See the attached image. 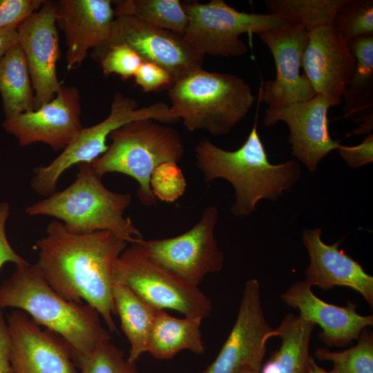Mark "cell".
Here are the masks:
<instances>
[{"label":"cell","instance_id":"6da1fadb","mask_svg":"<svg viewBox=\"0 0 373 373\" xmlns=\"http://www.w3.org/2000/svg\"><path fill=\"white\" fill-rule=\"evenodd\" d=\"M128 242L109 231L88 234L68 231L50 222L46 236L36 242V263L49 285L67 300L87 304L102 316L111 332H117L113 296L115 263Z\"/></svg>","mask_w":373,"mask_h":373},{"label":"cell","instance_id":"7a4b0ae2","mask_svg":"<svg viewBox=\"0 0 373 373\" xmlns=\"http://www.w3.org/2000/svg\"><path fill=\"white\" fill-rule=\"evenodd\" d=\"M195 157L204 182L222 178L233 186L235 201L231 210L236 216L250 215L262 199L276 200L300 176L295 160L278 164L269 161L256 122L238 149L227 151L203 138L195 147Z\"/></svg>","mask_w":373,"mask_h":373},{"label":"cell","instance_id":"3957f363","mask_svg":"<svg viewBox=\"0 0 373 373\" xmlns=\"http://www.w3.org/2000/svg\"><path fill=\"white\" fill-rule=\"evenodd\" d=\"M12 307L23 311L39 326L61 336L70 346L74 363L92 353L111 336L100 314L88 304L67 300L46 282L37 264L16 265L0 286V311Z\"/></svg>","mask_w":373,"mask_h":373},{"label":"cell","instance_id":"277c9868","mask_svg":"<svg viewBox=\"0 0 373 373\" xmlns=\"http://www.w3.org/2000/svg\"><path fill=\"white\" fill-rule=\"evenodd\" d=\"M77 166L76 180L70 185L28 207L26 213L55 218L75 234L109 231L130 243L142 238L132 220L124 216L131 195L107 189L91 163Z\"/></svg>","mask_w":373,"mask_h":373},{"label":"cell","instance_id":"5b68a950","mask_svg":"<svg viewBox=\"0 0 373 373\" xmlns=\"http://www.w3.org/2000/svg\"><path fill=\"white\" fill-rule=\"evenodd\" d=\"M171 110L191 132L229 133L249 113L256 97L241 77L202 68L175 80L169 88Z\"/></svg>","mask_w":373,"mask_h":373},{"label":"cell","instance_id":"8992f818","mask_svg":"<svg viewBox=\"0 0 373 373\" xmlns=\"http://www.w3.org/2000/svg\"><path fill=\"white\" fill-rule=\"evenodd\" d=\"M111 143L106 151L91 163L102 177L119 173L135 179L138 184L137 197L145 206L157 202L150 187L153 171L165 162H178L184 155L182 138L176 129L140 119L128 122L113 131L108 137Z\"/></svg>","mask_w":373,"mask_h":373},{"label":"cell","instance_id":"52a82bcc","mask_svg":"<svg viewBox=\"0 0 373 373\" xmlns=\"http://www.w3.org/2000/svg\"><path fill=\"white\" fill-rule=\"evenodd\" d=\"M151 119L162 123L179 121L170 106L157 102L138 108L133 98L120 93L114 95L109 115L102 122L83 128L73 142L52 162L34 169L30 186L37 193L48 197L57 189L61 175L69 168L81 163H92L108 149L107 138L115 130L124 124L140 119Z\"/></svg>","mask_w":373,"mask_h":373},{"label":"cell","instance_id":"ba28073f","mask_svg":"<svg viewBox=\"0 0 373 373\" xmlns=\"http://www.w3.org/2000/svg\"><path fill=\"white\" fill-rule=\"evenodd\" d=\"M189 18L183 37L198 54L223 57H240L248 48L240 39L243 33L262 32L282 26L286 21L272 13L240 12L222 0L207 3H182Z\"/></svg>","mask_w":373,"mask_h":373},{"label":"cell","instance_id":"9c48e42d","mask_svg":"<svg viewBox=\"0 0 373 373\" xmlns=\"http://www.w3.org/2000/svg\"><path fill=\"white\" fill-rule=\"evenodd\" d=\"M113 280L157 309L175 310L200 323L212 309L210 299L198 287L153 263L131 245L117 259Z\"/></svg>","mask_w":373,"mask_h":373},{"label":"cell","instance_id":"30bf717a","mask_svg":"<svg viewBox=\"0 0 373 373\" xmlns=\"http://www.w3.org/2000/svg\"><path fill=\"white\" fill-rule=\"evenodd\" d=\"M218 217V209L209 206L199 221L182 234L159 240L140 238L131 245L153 263L198 287L208 274L223 266L224 256L214 235Z\"/></svg>","mask_w":373,"mask_h":373},{"label":"cell","instance_id":"8fae6325","mask_svg":"<svg viewBox=\"0 0 373 373\" xmlns=\"http://www.w3.org/2000/svg\"><path fill=\"white\" fill-rule=\"evenodd\" d=\"M118 44L128 46L143 61L162 66L175 81L202 68L204 56L195 52L183 36L128 15L115 16L108 39L93 50L91 57L99 62L111 46Z\"/></svg>","mask_w":373,"mask_h":373},{"label":"cell","instance_id":"7c38bea8","mask_svg":"<svg viewBox=\"0 0 373 373\" xmlns=\"http://www.w3.org/2000/svg\"><path fill=\"white\" fill-rule=\"evenodd\" d=\"M272 331L264 316L259 282L254 278L247 280L233 328L204 373L260 370Z\"/></svg>","mask_w":373,"mask_h":373},{"label":"cell","instance_id":"4fadbf2b","mask_svg":"<svg viewBox=\"0 0 373 373\" xmlns=\"http://www.w3.org/2000/svg\"><path fill=\"white\" fill-rule=\"evenodd\" d=\"M271 51L276 77L265 82L259 93L260 101L268 108H279L305 102L316 94L305 74L300 73L303 53L308 41L307 29L286 22L258 35Z\"/></svg>","mask_w":373,"mask_h":373},{"label":"cell","instance_id":"5bb4252c","mask_svg":"<svg viewBox=\"0 0 373 373\" xmlns=\"http://www.w3.org/2000/svg\"><path fill=\"white\" fill-rule=\"evenodd\" d=\"M17 30L35 93V110L51 101L62 86L57 74L60 55L57 1L45 0Z\"/></svg>","mask_w":373,"mask_h":373},{"label":"cell","instance_id":"9a60e30c","mask_svg":"<svg viewBox=\"0 0 373 373\" xmlns=\"http://www.w3.org/2000/svg\"><path fill=\"white\" fill-rule=\"evenodd\" d=\"M2 126L21 146L42 142L54 151L64 150L83 128L79 92L75 86H62L48 103L6 117Z\"/></svg>","mask_w":373,"mask_h":373},{"label":"cell","instance_id":"2e32d148","mask_svg":"<svg viewBox=\"0 0 373 373\" xmlns=\"http://www.w3.org/2000/svg\"><path fill=\"white\" fill-rule=\"evenodd\" d=\"M332 106L329 100L316 95L305 102L267 108L264 125L270 127L278 122H285L289 130L288 141L292 155L314 172L319 162L341 145L329 131L328 111Z\"/></svg>","mask_w":373,"mask_h":373},{"label":"cell","instance_id":"e0dca14e","mask_svg":"<svg viewBox=\"0 0 373 373\" xmlns=\"http://www.w3.org/2000/svg\"><path fill=\"white\" fill-rule=\"evenodd\" d=\"M7 317L13 373H78L73 350L61 336L41 329L21 310Z\"/></svg>","mask_w":373,"mask_h":373},{"label":"cell","instance_id":"ac0fdd59","mask_svg":"<svg viewBox=\"0 0 373 373\" xmlns=\"http://www.w3.org/2000/svg\"><path fill=\"white\" fill-rule=\"evenodd\" d=\"M302 68L316 95L339 105L355 70L356 58L349 44L332 24L307 30Z\"/></svg>","mask_w":373,"mask_h":373},{"label":"cell","instance_id":"d6986e66","mask_svg":"<svg viewBox=\"0 0 373 373\" xmlns=\"http://www.w3.org/2000/svg\"><path fill=\"white\" fill-rule=\"evenodd\" d=\"M311 287L305 280L296 281L280 298L299 312L300 318L320 326L318 338L327 347H347L373 325V316L357 313L355 303L348 300L344 307L328 303L317 297Z\"/></svg>","mask_w":373,"mask_h":373},{"label":"cell","instance_id":"ffe728a7","mask_svg":"<svg viewBox=\"0 0 373 373\" xmlns=\"http://www.w3.org/2000/svg\"><path fill=\"white\" fill-rule=\"evenodd\" d=\"M115 17L110 0L57 1V26L66 35L68 70L80 65L89 50L108 39Z\"/></svg>","mask_w":373,"mask_h":373},{"label":"cell","instance_id":"44dd1931","mask_svg":"<svg viewBox=\"0 0 373 373\" xmlns=\"http://www.w3.org/2000/svg\"><path fill=\"white\" fill-rule=\"evenodd\" d=\"M320 228L303 231V242L309 258L305 282L323 290L336 286L346 287L361 294L373 307V277L363 267L339 248L341 241L325 244Z\"/></svg>","mask_w":373,"mask_h":373},{"label":"cell","instance_id":"7402d4cb","mask_svg":"<svg viewBox=\"0 0 373 373\" xmlns=\"http://www.w3.org/2000/svg\"><path fill=\"white\" fill-rule=\"evenodd\" d=\"M315 325L287 314L271 336L280 338L279 349L262 366L260 373H308L312 356L309 347Z\"/></svg>","mask_w":373,"mask_h":373},{"label":"cell","instance_id":"603a6c76","mask_svg":"<svg viewBox=\"0 0 373 373\" xmlns=\"http://www.w3.org/2000/svg\"><path fill=\"white\" fill-rule=\"evenodd\" d=\"M201 323L185 317L178 318L158 309L150 334L147 352L153 357L171 359L188 350L202 354L205 347L200 332Z\"/></svg>","mask_w":373,"mask_h":373},{"label":"cell","instance_id":"cb8c5ba5","mask_svg":"<svg viewBox=\"0 0 373 373\" xmlns=\"http://www.w3.org/2000/svg\"><path fill=\"white\" fill-rule=\"evenodd\" d=\"M113 296L116 314L131 348L127 358L136 363L147 352L149 340L158 309L141 299L129 287L114 281Z\"/></svg>","mask_w":373,"mask_h":373},{"label":"cell","instance_id":"d4e9b609","mask_svg":"<svg viewBox=\"0 0 373 373\" xmlns=\"http://www.w3.org/2000/svg\"><path fill=\"white\" fill-rule=\"evenodd\" d=\"M0 94L6 118L35 110V94L28 67L18 42L0 61Z\"/></svg>","mask_w":373,"mask_h":373},{"label":"cell","instance_id":"484cf974","mask_svg":"<svg viewBox=\"0 0 373 373\" xmlns=\"http://www.w3.org/2000/svg\"><path fill=\"white\" fill-rule=\"evenodd\" d=\"M348 44L356 63L342 96V117L355 121L373 110V35Z\"/></svg>","mask_w":373,"mask_h":373},{"label":"cell","instance_id":"4316f807","mask_svg":"<svg viewBox=\"0 0 373 373\" xmlns=\"http://www.w3.org/2000/svg\"><path fill=\"white\" fill-rule=\"evenodd\" d=\"M113 3L115 16L128 15L182 36L189 25V16L179 0H123Z\"/></svg>","mask_w":373,"mask_h":373},{"label":"cell","instance_id":"83f0119b","mask_svg":"<svg viewBox=\"0 0 373 373\" xmlns=\"http://www.w3.org/2000/svg\"><path fill=\"white\" fill-rule=\"evenodd\" d=\"M345 0H265L269 13L286 22L299 24L307 30L332 24Z\"/></svg>","mask_w":373,"mask_h":373},{"label":"cell","instance_id":"f1b7e54d","mask_svg":"<svg viewBox=\"0 0 373 373\" xmlns=\"http://www.w3.org/2000/svg\"><path fill=\"white\" fill-rule=\"evenodd\" d=\"M357 343L343 351L317 348L314 356L320 361H329L343 373H373V334L363 330Z\"/></svg>","mask_w":373,"mask_h":373},{"label":"cell","instance_id":"f546056e","mask_svg":"<svg viewBox=\"0 0 373 373\" xmlns=\"http://www.w3.org/2000/svg\"><path fill=\"white\" fill-rule=\"evenodd\" d=\"M332 26L347 43L373 35V1L345 0L336 14Z\"/></svg>","mask_w":373,"mask_h":373},{"label":"cell","instance_id":"4dcf8cb0","mask_svg":"<svg viewBox=\"0 0 373 373\" xmlns=\"http://www.w3.org/2000/svg\"><path fill=\"white\" fill-rule=\"evenodd\" d=\"M75 364L80 370L78 373H137L135 363L125 358L123 352L111 341L102 343Z\"/></svg>","mask_w":373,"mask_h":373},{"label":"cell","instance_id":"1f68e13d","mask_svg":"<svg viewBox=\"0 0 373 373\" xmlns=\"http://www.w3.org/2000/svg\"><path fill=\"white\" fill-rule=\"evenodd\" d=\"M150 187L156 199L173 202L185 192L186 182L177 163L169 162L160 164L153 171Z\"/></svg>","mask_w":373,"mask_h":373},{"label":"cell","instance_id":"d6a6232c","mask_svg":"<svg viewBox=\"0 0 373 373\" xmlns=\"http://www.w3.org/2000/svg\"><path fill=\"white\" fill-rule=\"evenodd\" d=\"M143 60L140 55L126 44L111 46L99 61L106 76L119 75L123 79L134 77Z\"/></svg>","mask_w":373,"mask_h":373},{"label":"cell","instance_id":"836d02e7","mask_svg":"<svg viewBox=\"0 0 373 373\" xmlns=\"http://www.w3.org/2000/svg\"><path fill=\"white\" fill-rule=\"evenodd\" d=\"M45 0H0V29L17 28Z\"/></svg>","mask_w":373,"mask_h":373},{"label":"cell","instance_id":"e575fe53","mask_svg":"<svg viewBox=\"0 0 373 373\" xmlns=\"http://www.w3.org/2000/svg\"><path fill=\"white\" fill-rule=\"evenodd\" d=\"M136 84L145 93L169 88L175 82L172 75L162 66L143 61L134 75Z\"/></svg>","mask_w":373,"mask_h":373},{"label":"cell","instance_id":"d590c367","mask_svg":"<svg viewBox=\"0 0 373 373\" xmlns=\"http://www.w3.org/2000/svg\"><path fill=\"white\" fill-rule=\"evenodd\" d=\"M338 153L347 165L351 168H358L373 162V134L365 136L361 143L349 146L340 145Z\"/></svg>","mask_w":373,"mask_h":373},{"label":"cell","instance_id":"8d00e7d4","mask_svg":"<svg viewBox=\"0 0 373 373\" xmlns=\"http://www.w3.org/2000/svg\"><path fill=\"white\" fill-rule=\"evenodd\" d=\"M10 214L8 202L0 203V269L8 262L16 265L26 264L28 262L20 256L10 245L6 233V224Z\"/></svg>","mask_w":373,"mask_h":373},{"label":"cell","instance_id":"74e56055","mask_svg":"<svg viewBox=\"0 0 373 373\" xmlns=\"http://www.w3.org/2000/svg\"><path fill=\"white\" fill-rule=\"evenodd\" d=\"M11 341L7 322L0 311V373H13L10 365Z\"/></svg>","mask_w":373,"mask_h":373},{"label":"cell","instance_id":"f35d334b","mask_svg":"<svg viewBox=\"0 0 373 373\" xmlns=\"http://www.w3.org/2000/svg\"><path fill=\"white\" fill-rule=\"evenodd\" d=\"M17 42V28L0 29V61L8 50Z\"/></svg>","mask_w":373,"mask_h":373},{"label":"cell","instance_id":"ab89813d","mask_svg":"<svg viewBox=\"0 0 373 373\" xmlns=\"http://www.w3.org/2000/svg\"><path fill=\"white\" fill-rule=\"evenodd\" d=\"M358 124L350 135L357 134H370L373 128V110L367 113L364 116L354 121Z\"/></svg>","mask_w":373,"mask_h":373},{"label":"cell","instance_id":"60d3db41","mask_svg":"<svg viewBox=\"0 0 373 373\" xmlns=\"http://www.w3.org/2000/svg\"><path fill=\"white\" fill-rule=\"evenodd\" d=\"M308 373H343L337 367H333L332 370L327 371L318 366L313 357H312Z\"/></svg>","mask_w":373,"mask_h":373},{"label":"cell","instance_id":"b9f144b4","mask_svg":"<svg viewBox=\"0 0 373 373\" xmlns=\"http://www.w3.org/2000/svg\"><path fill=\"white\" fill-rule=\"evenodd\" d=\"M241 373H260V370H245Z\"/></svg>","mask_w":373,"mask_h":373},{"label":"cell","instance_id":"7bdbcfd3","mask_svg":"<svg viewBox=\"0 0 373 373\" xmlns=\"http://www.w3.org/2000/svg\"><path fill=\"white\" fill-rule=\"evenodd\" d=\"M200 373H204V372H200Z\"/></svg>","mask_w":373,"mask_h":373}]
</instances>
